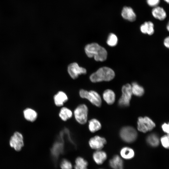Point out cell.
I'll return each mask as SVG.
<instances>
[{
    "mask_svg": "<svg viewBox=\"0 0 169 169\" xmlns=\"http://www.w3.org/2000/svg\"><path fill=\"white\" fill-rule=\"evenodd\" d=\"M85 53L89 58L94 57L97 61H103L107 59V53L106 50L96 43H92L85 47Z\"/></svg>",
    "mask_w": 169,
    "mask_h": 169,
    "instance_id": "obj_1",
    "label": "cell"
},
{
    "mask_svg": "<svg viewBox=\"0 0 169 169\" xmlns=\"http://www.w3.org/2000/svg\"><path fill=\"white\" fill-rule=\"evenodd\" d=\"M115 76V73L112 69L107 67H103L92 74L90 79L91 82L94 83L108 81L113 79Z\"/></svg>",
    "mask_w": 169,
    "mask_h": 169,
    "instance_id": "obj_2",
    "label": "cell"
},
{
    "mask_svg": "<svg viewBox=\"0 0 169 169\" xmlns=\"http://www.w3.org/2000/svg\"><path fill=\"white\" fill-rule=\"evenodd\" d=\"M79 95L82 98L88 100L93 105L98 107H100L102 104V100L100 95L94 90L89 91L81 89L79 90Z\"/></svg>",
    "mask_w": 169,
    "mask_h": 169,
    "instance_id": "obj_3",
    "label": "cell"
},
{
    "mask_svg": "<svg viewBox=\"0 0 169 169\" xmlns=\"http://www.w3.org/2000/svg\"><path fill=\"white\" fill-rule=\"evenodd\" d=\"M88 109L84 104H81L78 105L75 109L74 114L76 121L81 125L85 124L88 118Z\"/></svg>",
    "mask_w": 169,
    "mask_h": 169,
    "instance_id": "obj_4",
    "label": "cell"
},
{
    "mask_svg": "<svg viewBox=\"0 0 169 169\" xmlns=\"http://www.w3.org/2000/svg\"><path fill=\"white\" fill-rule=\"evenodd\" d=\"M120 136L124 141L130 143L136 140L137 137V133L135 129L133 127L126 126L121 129Z\"/></svg>",
    "mask_w": 169,
    "mask_h": 169,
    "instance_id": "obj_5",
    "label": "cell"
},
{
    "mask_svg": "<svg viewBox=\"0 0 169 169\" xmlns=\"http://www.w3.org/2000/svg\"><path fill=\"white\" fill-rule=\"evenodd\" d=\"M121 90L122 96L119 100L118 104L122 107L128 106L132 95L131 85L129 84L124 85Z\"/></svg>",
    "mask_w": 169,
    "mask_h": 169,
    "instance_id": "obj_6",
    "label": "cell"
},
{
    "mask_svg": "<svg viewBox=\"0 0 169 169\" xmlns=\"http://www.w3.org/2000/svg\"><path fill=\"white\" fill-rule=\"evenodd\" d=\"M155 123L150 118L140 117L137 121V129L140 132L146 133L152 130L155 127Z\"/></svg>",
    "mask_w": 169,
    "mask_h": 169,
    "instance_id": "obj_7",
    "label": "cell"
},
{
    "mask_svg": "<svg viewBox=\"0 0 169 169\" xmlns=\"http://www.w3.org/2000/svg\"><path fill=\"white\" fill-rule=\"evenodd\" d=\"M88 143L90 148L95 151L102 150L106 144V141L104 137L95 136L90 139Z\"/></svg>",
    "mask_w": 169,
    "mask_h": 169,
    "instance_id": "obj_8",
    "label": "cell"
},
{
    "mask_svg": "<svg viewBox=\"0 0 169 169\" xmlns=\"http://www.w3.org/2000/svg\"><path fill=\"white\" fill-rule=\"evenodd\" d=\"M10 145L11 147L14 148L16 151H20L24 145L22 135L18 132L14 133L11 138Z\"/></svg>",
    "mask_w": 169,
    "mask_h": 169,
    "instance_id": "obj_9",
    "label": "cell"
},
{
    "mask_svg": "<svg viewBox=\"0 0 169 169\" xmlns=\"http://www.w3.org/2000/svg\"><path fill=\"white\" fill-rule=\"evenodd\" d=\"M68 73L73 79L77 78L82 74H86V70L84 68L79 67L76 63H73L69 64L68 67Z\"/></svg>",
    "mask_w": 169,
    "mask_h": 169,
    "instance_id": "obj_10",
    "label": "cell"
},
{
    "mask_svg": "<svg viewBox=\"0 0 169 169\" xmlns=\"http://www.w3.org/2000/svg\"><path fill=\"white\" fill-rule=\"evenodd\" d=\"M92 159L97 165L103 164L107 158L106 153L102 150H95L93 153Z\"/></svg>",
    "mask_w": 169,
    "mask_h": 169,
    "instance_id": "obj_11",
    "label": "cell"
},
{
    "mask_svg": "<svg viewBox=\"0 0 169 169\" xmlns=\"http://www.w3.org/2000/svg\"><path fill=\"white\" fill-rule=\"evenodd\" d=\"M109 163L112 169H124L123 159L118 155H114L109 160Z\"/></svg>",
    "mask_w": 169,
    "mask_h": 169,
    "instance_id": "obj_12",
    "label": "cell"
},
{
    "mask_svg": "<svg viewBox=\"0 0 169 169\" xmlns=\"http://www.w3.org/2000/svg\"><path fill=\"white\" fill-rule=\"evenodd\" d=\"M121 16L125 19L131 22L135 20L136 16L133 9L130 7H124L121 12Z\"/></svg>",
    "mask_w": 169,
    "mask_h": 169,
    "instance_id": "obj_13",
    "label": "cell"
},
{
    "mask_svg": "<svg viewBox=\"0 0 169 169\" xmlns=\"http://www.w3.org/2000/svg\"><path fill=\"white\" fill-rule=\"evenodd\" d=\"M68 100V97L66 94L62 91L58 92L54 97V103L58 107L62 106Z\"/></svg>",
    "mask_w": 169,
    "mask_h": 169,
    "instance_id": "obj_14",
    "label": "cell"
},
{
    "mask_svg": "<svg viewBox=\"0 0 169 169\" xmlns=\"http://www.w3.org/2000/svg\"><path fill=\"white\" fill-rule=\"evenodd\" d=\"M120 156L122 159L130 160L134 157L135 152L132 148L125 146L123 147L120 150Z\"/></svg>",
    "mask_w": 169,
    "mask_h": 169,
    "instance_id": "obj_15",
    "label": "cell"
},
{
    "mask_svg": "<svg viewBox=\"0 0 169 169\" xmlns=\"http://www.w3.org/2000/svg\"><path fill=\"white\" fill-rule=\"evenodd\" d=\"M88 161L82 157L79 156L75 159L73 165L74 169H88Z\"/></svg>",
    "mask_w": 169,
    "mask_h": 169,
    "instance_id": "obj_16",
    "label": "cell"
},
{
    "mask_svg": "<svg viewBox=\"0 0 169 169\" xmlns=\"http://www.w3.org/2000/svg\"><path fill=\"white\" fill-rule=\"evenodd\" d=\"M153 16L156 18L160 20H164L166 14L164 9L160 7H156L152 10Z\"/></svg>",
    "mask_w": 169,
    "mask_h": 169,
    "instance_id": "obj_17",
    "label": "cell"
},
{
    "mask_svg": "<svg viewBox=\"0 0 169 169\" xmlns=\"http://www.w3.org/2000/svg\"><path fill=\"white\" fill-rule=\"evenodd\" d=\"M103 98L107 104L109 105H112L115 101V94L112 90L107 89L105 90L103 92Z\"/></svg>",
    "mask_w": 169,
    "mask_h": 169,
    "instance_id": "obj_18",
    "label": "cell"
},
{
    "mask_svg": "<svg viewBox=\"0 0 169 169\" xmlns=\"http://www.w3.org/2000/svg\"><path fill=\"white\" fill-rule=\"evenodd\" d=\"M140 29L142 33L149 35H152L154 32V24L150 21L145 22L141 26Z\"/></svg>",
    "mask_w": 169,
    "mask_h": 169,
    "instance_id": "obj_19",
    "label": "cell"
},
{
    "mask_svg": "<svg viewBox=\"0 0 169 169\" xmlns=\"http://www.w3.org/2000/svg\"><path fill=\"white\" fill-rule=\"evenodd\" d=\"M101 128V124L97 119L93 118L89 121L88 128L90 132L95 133L100 130Z\"/></svg>",
    "mask_w": 169,
    "mask_h": 169,
    "instance_id": "obj_20",
    "label": "cell"
},
{
    "mask_svg": "<svg viewBox=\"0 0 169 169\" xmlns=\"http://www.w3.org/2000/svg\"><path fill=\"white\" fill-rule=\"evenodd\" d=\"M73 114L72 112L70 109L66 107H64L60 109L59 116L62 120L66 121L72 117Z\"/></svg>",
    "mask_w": 169,
    "mask_h": 169,
    "instance_id": "obj_21",
    "label": "cell"
},
{
    "mask_svg": "<svg viewBox=\"0 0 169 169\" xmlns=\"http://www.w3.org/2000/svg\"><path fill=\"white\" fill-rule=\"evenodd\" d=\"M23 114L26 120L32 122L35 121L37 117V114L36 111L30 108H27L25 110L23 111Z\"/></svg>",
    "mask_w": 169,
    "mask_h": 169,
    "instance_id": "obj_22",
    "label": "cell"
},
{
    "mask_svg": "<svg viewBox=\"0 0 169 169\" xmlns=\"http://www.w3.org/2000/svg\"><path fill=\"white\" fill-rule=\"evenodd\" d=\"M131 86L132 94L137 96H141L144 94V90L143 88L136 82H133Z\"/></svg>",
    "mask_w": 169,
    "mask_h": 169,
    "instance_id": "obj_23",
    "label": "cell"
},
{
    "mask_svg": "<svg viewBox=\"0 0 169 169\" xmlns=\"http://www.w3.org/2000/svg\"><path fill=\"white\" fill-rule=\"evenodd\" d=\"M63 148V143L61 141L56 142L52 147L51 152L53 156H56L62 152Z\"/></svg>",
    "mask_w": 169,
    "mask_h": 169,
    "instance_id": "obj_24",
    "label": "cell"
},
{
    "mask_svg": "<svg viewBox=\"0 0 169 169\" xmlns=\"http://www.w3.org/2000/svg\"><path fill=\"white\" fill-rule=\"evenodd\" d=\"M146 141L150 146L153 147L157 146L160 142L158 136L154 133L149 135L147 138Z\"/></svg>",
    "mask_w": 169,
    "mask_h": 169,
    "instance_id": "obj_25",
    "label": "cell"
},
{
    "mask_svg": "<svg viewBox=\"0 0 169 169\" xmlns=\"http://www.w3.org/2000/svg\"><path fill=\"white\" fill-rule=\"evenodd\" d=\"M118 38L113 33L109 34L108 37L107 43L109 46L114 47L117 44Z\"/></svg>",
    "mask_w": 169,
    "mask_h": 169,
    "instance_id": "obj_26",
    "label": "cell"
},
{
    "mask_svg": "<svg viewBox=\"0 0 169 169\" xmlns=\"http://www.w3.org/2000/svg\"><path fill=\"white\" fill-rule=\"evenodd\" d=\"M61 169H73V165L71 162L66 159H63L59 165Z\"/></svg>",
    "mask_w": 169,
    "mask_h": 169,
    "instance_id": "obj_27",
    "label": "cell"
},
{
    "mask_svg": "<svg viewBox=\"0 0 169 169\" xmlns=\"http://www.w3.org/2000/svg\"><path fill=\"white\" fill-rule=\"evenodd\" d=\"M162 146L165 148L168 149L169 147V140L168 135L162 136L160 140Z\"/></svg>",
    "mask_w": 169,
    "mask_h": 169,
    "instance_id": "obj_28",
    "label": "cell"
},
{
    "mask_svg": "<svg viewBox=\"0 0 169 169\" xmlns=\"http://www.w3.org/2000/svg\"><path fill=\"white\" fill-rule=\"evenodd\" d=\"M160 0H146L148 4L151 7L156 6L159 3Z\"/></svg>",
    "mask_w": 169,
    "mask_h": 169,
    "instance_id": "obj_29",
    "label": "cell"
},
{
    "mask_svg": "<svg viewBox=\"0 0 169 169\" xmlns=\"http://www.w3.org/2000/svg\"><path fill=\"white\" fill-rule=\"evenodd\" d=\"M162 128L163 131L165 132L168 134L169 133V124L166 123H164L162 125Z\"/></svg>",
    "mask_w": 169,
    "mask_h": 169,
    "instance_id": "obj_30",
    "label": "cell"
},
{
    "mask_svg": "<svg viewBox=\"0 0 169 169\" xmlns=\"http://www.w3.org/2000/svg\"><path fill=\"white\" fill-rule=\"evenodd\" d=\"M169 37H167L166 38L164 41V44L165 46L167 48H169Z\"/></svg>",
    "mask_w": 169,
    "mask_h": 169,
    "instance_id": "obj_31",
    "label": "cell"
},
{
    "mask_svg": "<svg viewBox=\"0 0 169 169\" xmlns=\"http://www.w3.org/2000/svg\"><path fill=\"white\" fill-rule=\"evenodd\" d=\"M166 28H167V29L168 31H169V25L168 24H167V26L166 27Z\"/></svg>",
    "mask_w": 169,
    "mask_h": 169,
    "instance_id": "obj_32",
    "label": "cell"
},
{
    "mask_svg": "<svg viewBox=\"0 0 169 169\" xmlns=\"http://www.w3.org/2000/svg\"><path fill=\"white\" fill-rule=\"evenodd\" d=\"M167 3H169V0H164Z\"/></svg>",
    "mask_w": 169,
    "mask_h": 169,
    "instance_id": "obj_33",
    "label": "cell"
},
{
    "mask_svg": "<svg viewBox=\"0 0 169 169\" xmlns=\"http://www.w3.org/2000/svg\"><path fill=\"white\" fill-rule=\"evenodd\" d=\"M103 169V168H99V169Z\"/></svg>",
    "mask_w": 169,
    "mask_h": 169,
    "instance_id": "obj_34",
    "label": "cell"
}]
</instances>
